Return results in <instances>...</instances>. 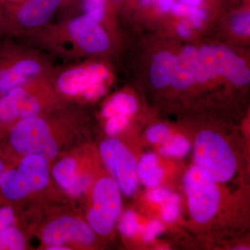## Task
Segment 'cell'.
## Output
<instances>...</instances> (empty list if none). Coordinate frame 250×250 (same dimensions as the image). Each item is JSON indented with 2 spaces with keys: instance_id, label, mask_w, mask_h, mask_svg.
<instances>
[{
  "instance_id": "26",
  "label": "cell",
  "mask_w": 250,
  "mask_h": 250,
  "mask_svg": "<svg viewBox=\"0 0 250 250\" xmlns=\"http://www.w3.org/2000/svg\"><path fill=\"white\" fill-rule=\"evenodd\" d=\"M170 136V129L165 125H154L148 129L146 137L153 143H164Z\"/></svg>"
},
{
  "instance_id": "31",
  "label": "cell",
  "mask_w": 250,
  "mask_h": 250,
  "mask_svg": "<svg viewBox=\"0 0 250 250\" xmlns=\"http://www.w3.org/2000/svg\"><path fill=\"white\" fill-rule=\"evenodd\" d=\"M177 32H178L179 35L182 38L189 37L191 34L188 24L184 21H181L179 23L178 26H177Z\"/></svg>"
},
{
  "instance_id": "19",
  "label": "cell",
  "mask_w": 250,
  "mask_h": 250,
  "mask_svg": "<svg viewBox=\"0 0 250 250\" xmlns=\"http://www.w3.org/2000/svg\"><path fill=\"white\" fill-rule=\"evenodd\" d=\"M190 148V143L184 136H170L168 139L162 143L159 152L163 155L182 158L187 155Z\"/></svg>"
},
{
  "instance_id": "24",
  "label": "cell",
  "mask_w": 250,
  "mask_h": 250,
  "mask_svg": "<svg viewBox=\"0 0 250 250\" xmlns=\"http://www.w3.org/2000/svg\"><path fill=\"white\" fill-rule=\"evenodd\" d=\"M231 27L236 35L249 36L250 34V11H243L236 14L231 20Z\"/></svg>"
},
{
  "instance_id": "30",
  "label": "cell",
  "mask_w": 250,
  "mask_h": 250,
  "mask_svg": "<svg viewBox=\"0 0 250 250\" xmlns=\"http://www.w3.org/2000/svg\"><path fill=\"white\" fill-rule=\"evenodd\" d=\"M14 212L11 207H5L0 209V233L11 228L14 223Z\"/></svg>"
},
{
  "instance_id": "10",
  "label": "cell",
  "mask_w": 250,
  "mask_h": 250,
  "mask_svg": "<svg viewBox=\"0 0 250 250\" xmlns=\"http://www.w3.org/2000/svg\"><path fill=\"white\" fill-rule=\"evenodd\" d=\"M68 33L75 44L86 53H101L109 47L107 34L98 22L86 15L72 20L69 24Z\"/></svg>"
},
{
  "instance_id": "37",
  "label": "cell",
  "mask_w": 250,
  "mask_h": 250,
  "mask_svg": "<svg viewBox=\"0 0 250 250\" xmlns=\"http://www.w3.org/2000/svg\"><path fill=\"white\" fill-rule=\"evenodd\" d=\"M16 1H18V0H0L1 2H15Z\"/></svg>"
},
{
  "instance_id": "12",
  "label": "cell",
  "mask_w": 250,
  "mask_h": 250,
  "mask_svg": "<svg viewBox=\"0 0 250 250\" xmlns=\"http://www.w3.org/2000/svg\"><path fill=\"white\" fill-rule=\"evenodd\" d=\"M62 0H24L16 8V21L27 28L40 27L48 22Z\"/></svg>"
},
{
  "instance_id": "1",
  "label": "cell",
  "mask_w": 250,
  "mask_h": 250,
  "mask_svg": "<svg viewBox=\"0 0 250 250\" xmlns=\"http://www.w3.org/2000/svg\"><path fill=\"white\" fill-rule=\"evenodd\" d=\"M218 76L236 86H245L250 82V69L244 59L223 46H203L197 52L195 80L204 83Z\"/></svg>"
},
{
  "instance_id": "32",
  "label": "cell",
  "mask_w": 250,
  "mask_h": 250,
  "mask_svg": "<svg viewBox=\"0 0 250 250\" xmlns=\"http://www.w3.org/2000/svg\"><path fill=\"white\" fill-rule=\"evenodd\" d=\"M174 4V0H158L157 7L163 12L170 11Z\"/></svg>"
},
{
  "instance_id": "28",
  "label": "cell",
  "mask_w": 250,
  "mask_h": 250,
  "mask_svg": "<svg viewBox=\"0 0 250 250\" xmlns=\"http://www.w3.org/2000/svg\"><path fill=\"white\" fill-rule=\"evenodd\" d=\"M179 205V204L168 201L163 204L161 216L165 221L170 223L177 220L180 213Z\"/></svg>"
},
{
  "instance_id": "14",
  "label": "cell",
  "mask_w": 250,
  "mask_h": 250,
  "mask_svg": "<svg viewBox=\"0 0 250 250\" xmlns=\"http://www.w3.org/2000/svg\"><path fill=\"white\" fill-rule=\"evenodd\" d=\"M57 184L72 196H79L88 188L91 183L89 176L79 173L76 161L67 157L59 161L52 170Z\"/></svg>"
},
{
  "instance_id": "33",
  "label": "cell",
  "mask_w": 250,
  "mask_h": 250,
  "mask_svg": "<svg viewBox=\"0 0 250 250\" xmlns=\"http://www.w3.org/2000/svg\"><path fill=\"white\" fill-rule=\"evenodd\" d=\"M180 2L188 6H197L199 7L204 2L205 0H179Z\"/></svg>"
},
{
  "instance_id": "3",
  "label": "cell",
  "mask_w": 250,
  "mask_h": 250,
  "mask_svg": "<svg viewBox=\"0 0 250 250\" xmlns=\"http://www.w3.org/2000/svg\"><path fill=\"white\" fill-rule=\"evenodd\" d=\"M49 181V166L42 156H25L17 169L4 171L0 189L9 200H21L45 188Z\"/></svg>"
},
{
  "instance_id": "11",
  "label": "cell",
  "mask_w": 250,
  "mask_h": 250,
  "mask_svg": "<svg viewBox=\"0 0 250 250\" xmlns=\"http://www.w3.org/2000/svg\"><path fill=\"white\" fill-rule=\"evenodd\" d=\"M3 95L0 98L1 123L36 116L41 111V104L37 99L22 86L15 88Z\"/></svg>"
},
{
  "instance_id": "9",
  "label": "cell",
  "mask_w": 250,
  "mask_h": 250,
  "mask_svg": "<svg viewBox=\"0 0 250 250\" xmlns=\"http://www.w3.org/2000/svg\"><path fill=\"white\" fill-rule=\"evenodd\" d=\"M42 239L49 246H63L69 243L89 246L95 241L94 231L89 225L80 219L62 216L45 227Z\"/></svg>"
},
{
  "instance_id": "15",
  "label": "cell",
  "mask_w": 250,
  "mask_h": 250,
  "mask_svg": "<svg viewBox=\"0 0 250 250\" xmlns=\"http://www.w3.org/2000/svg\"><path fill=\"white\" fill-rule=\"evenodd\" d=\"M198 50L193 46L184 47L177 57L171 84L174 89L184 90L195 81V68Z\"/></svg>"
},
{
  "instance_id": "36",
  "label": "cell",
  "mask_w": 250,
  "mask_h": 250,
  "mask_svg": "<svg viewBox=\"0 0 250 250\" xmlns=\"http://www.w3.org/2000/svg\"><path fill=\"white\" fill-rule=\"evenodd\" d=\"M3 172H4V165H3L2 162L0 161V177H1Z\"/></svg>"
},
{
  "instance_id": "25",
  "label": "cell",
  "mask_w": 250,
  "mask_h": 250,
  "mask_svg": "<svg viewBox=\"0 0 250 250\" xmlns=\"http://www.w3.org/2000/svg\"><path fill=\"white\" fill-rule=\"evenodd\" d=\"M129 116L116 115L108 118L105 126L106 134L113 136L121 132L129 123Z\"/></svg>"
},
{
  "instance_id": "17",
  "label": "cell",
  "mask_w": 250,
  "mask_h": 250,
  "mask_svg": "<svg viewBox=\"0 0 250 250\" xmlns=\"http://www.w3.org/2000/svg\"><path fill=\"white\" fill-rule=\"evenodd\" d=\"M136 173L138 179L146 187L153 188L160 185L164 172L156 154L149 153L141 158L137 164Z\"/></svg>"
},
{
  "instance_id": "29",
  "label": "cell",
  "mask_w": 250,
  "mask_h": 250,
  "mask_svg": "<svg viewBox=\"0 0 250 250\" xmlns=\"http://www.w3.org/2000/svg\"><path fill=\"white\" fill-rule=\"evenodd\" d=\"M171 193L172 192L168 189L164 188H159V187L153 188L148 192L147 199L153 203L163 205L167 201Z\"/></svg>"
},
{
  "instance_id": "13",
  "label": "cell",
  "mask_w": 250,
  "mask_h": 250,
  "mask_svg": "<svg viewBox=\"0 0 250 250\" xmlns=\"http://www.w3.org/2000/svg\"><path fill=\"white\" fill-rule=\"evenodd\" d=\"M41 70V64L32 59L0 65V94L22 86L27 81L39 75Z\"/></svg>"
},
{
  "instance_id": "38",
  "label": "cell",
  "mask_w": 250,
  "mask_h": 250,
  "mask_svg": "<svg viewBox=\"0 0 250 250\" xmlns=\"http://www.w3.org/2000/svg\"><path fill=\"white\" fill-rule=\"evenodd\" d=\"M114 1H123V0H114Z\"/></svg>"
},
{
  "instance_id": "16",
  "label": "cell",
  "mask_w": 250,
  "mask_h": 250,
  "mask_svg": "<svg viewBox=\"0 0 250 250\" xmlns=\"http://www.w3.org/2000/svg\"><path fill=\"white\" fill-rule=\"evenodd\" d=\"M176 62L177 57L167 51L154 56L149 71V79L153 86L164 88L171 84Z\"/></svg>"
},
{
  "instance_id": "35",
  "label": "cell",
  "mask_w": 250,
  "mask_h": 250,
  "mask_svg": "<svg viewBox=\"0 0 250 250\" xmlns=\"http://www.w3.org/2000/svg\"><path fill=\"white\" fill-rule=\"evenodd\" d=\"M50 250H67L69 248H65L63 246H49L48 249Z\"/></svg>"
},
{
  "instance_id": "20",
  "label": "cell",
  "mask_w": 250,
  "mask_h": 250,
  "mask_svg": "<svg viewBox=\"0 0 250 250\" xmlns=\"http://www.w3.org/2000/svg\"><path fill=\"white\" fill-rule=\"evenodd\" d=\"M171 9L177 16L187 17L197 29L202 27L207 16L203 9L197 6H188L182 2L174 3Z\"/></svg>"
},
{
  "instance_id": "21",
  "label": "cell",
  "mask_w": 250,
  "mask_h": 250,
  "mask_svg": "<svg viewBox=\"0 0 250 250\" xmlns=\"http://www.w3.org/2000/svg\"><path fill=\"white\" fill-rule=\"evenodd\" d=\"M24 247V237L18 229L11 227L0 233V250H22Z\"/></svg>"
},
{
  "instance_id": "27",
  "label": "cell",
  "mask_w": 250,
  "mask_h": 250,
  "mask_svg": "<svg viewBox=\"0 0 250 250\" xmlns=\"http://www.w3.org/2000/svg\"><path fill=\"white\" fill-rule=\"evenodd\" d=\"M164 231V226L160 221L157 220H153L146 225L143 229V241L146 243H150L162 233Z\"/></svg>"
},
{
  "instance_id": "7",
  "label": "cell",
  "mask_w": 250,
  "mask_h": 250,
  "mask_svg": "<svg viewBox=\"0 0 250 250\" xmlns=\"http://www.w3.org/2000/svg\"><path fill=\"white\" fill-rule=\"evenodd\" d=\"M109 74L101 64L95 63L70 69L57 79V88L70 96L82 95L88 100L98 98L106 92L104 83Z\"/></svg>"
},
{
  "instance_id": "23",
  "label": "cell",
  "mask_w": 250,
  "mask_h": 250,
  "mask_svg": "<svg viewBox=\"0 0 250 250\" xmlns=\"http://www.w3.org/2000/svg\"><path fill=\"white\" fill-rule=\"evenodd\" d=\"M106 8V0H83L84 14L97 22L103 21Z\"/></svg>"
},
{
  "instance_id": "6",
  "label": "cell",
  "mask_w": 250,
  "mask_h": 250,
  "mask_svg": "<svg viewBox=\"0 0 250 250\" xmlns=\"http://www.w3.org/2000/svg\"><path fill=\"white\" fill-rule=\"evenodd\" d=\"M93 205L87 220L90 228L98 234L107 235L111 232L121 213V192L113 179H100L94 187Z\"/></svg>"
},
{
  "instance_id": "8",
  "label": "cell",
  "mask_w": 250,
  "mask_h": 250,
  "mask_svg": "<svg viewBox=\"0 0 250 250\" xmlns=\"http://www.w3.org/2000/svg\"><path fill=\"white\" fill-rule=\"evenodd\" d=\"M100 154L122 192L127 196L132 195L138 184L137 164L134 155L123 143L115 139L102 143Z\"/></svg>"
},
{
  "instance_id": "2",
  "label": "cell",
  "mask_w": 250,
  "mask_h": 250,
  "mask_svg": "<svg viewBox=\"0 0 250 250\" xmlns=\"http://www.w3.org/2000/svg\"><path fill=\"white\" fill-rule=\"evenodd\" d=\"M195 166L216 182H226L236 172L237 161L227 141L218 133L204 130L197 134L194 148Z\"/></svg>"
},
{
  "instance_id": "18",
  "label": "cell",
  "mask_w": 250,
  "mask_h": 250,
  "mask_svg": "<svg viewBox=\"0 0 250 250\" xmlns=\"http://www.w3.org/2000/svg\"><path fill=\"white\" fill-rule=\"evenodd\" d=\"M138 109L136 99L126 93H118L104 106L102 115L104 118H109L116 115L131 116Z\"/></svg>"
},
{
  "instance_id": "4",
  "label": "cell",
  "mask_w": 250,
  "mask_h": 250,
  "mask_svg": "<svg viewBox=\"0 0 250 250\" xmlns=\"http://www.w3.org/2000/svg\"><path fill=\"white\" fill-rule=\"evenodd\" d=\"M10 143L18 154L24 156H39L50 159L58 152V146L48 125L37 116L18 121L10 132Z\"/></svg>"
},
{
  "instance_id": "34",
  "label": "cell",
  "mask_w": 250,
  "mask_h": 250,
  "mask_svg": "<svg viewBox=\"0 0 250 250\" xmlns=\"http://www.w3.org/2000/svg\"><path fill=\"white\" fill-rule=\"evenodd\" d=\"M158 0H140L141 4L143 7H147V6H151L153 4H157Z\"/></svg>"
},
{
  "instance_id": "22",
  "label": "cell",
  "mask_w": 250,
  "mask_h": 250,
  "mask_svg": "<svg viewBox=\"0 0 250 250\" xmlns=\"http://www.w3.org/2000/svg\"><path fill=\"white\" fill-rule=\"evenodd\" d=\"M120 232L126 237H131L141 229L136 213L132 210H127L122 215L119 223Z\"/></svg>"
},
{
  "instance_id": "5",
  "label": "cell",
  "mask_w": 250,
  "mask_h": 250,
  "mask_svg": "<svg viewBox=\"0 0 250 250\" xmlns=\"http://www.w3.org/2000/svg\"><path fill=\"white\" fill-rule=\"evenodd\" d=\"M217 182L195 166L188 170L184 188L192 218L200 224L207 223L218 211L220 194Z\"/></svg>"
}]
</instances>
